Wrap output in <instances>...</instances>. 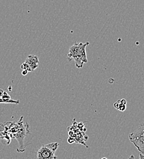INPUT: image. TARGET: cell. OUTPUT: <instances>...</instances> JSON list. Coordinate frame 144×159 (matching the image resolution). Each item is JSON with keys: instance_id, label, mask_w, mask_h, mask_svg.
Here are the masks:
<instances>
[{"instance_id": "cell-1", "label": "cell", "mask_w": 144, "mask_h": 159, "mask_svg": "<svg viewBox=\"0 0 144 159\" xmlns=\"http://www.w3.org/2000/svg\"><path fill=\"white\" fill-rule=\"evenodd\" d=\"M89 45L87 42L85 44L82 42H75L70 48L69 53L68 54V58L69 61L74 60L75 61V66L81 69L83 66V64L88 62L86 53V47Z\"/></svg>"}, {"instance_id": "cell-2", "label": "cell", "mask_w": 144, "mask_h": 159, "mask_svg": "<svg viewBox=\"0 0 144 159\" xmlns=\"http://www.w3.org/2000/svg\"><path fill=\"white\" fill-rule=\"evenodd\" d=\"M129 140L135 146L138 150L144 154V123L129 135Z\"/></svg>"}, {"instance_id": "cell-3", "label": "cell", "mask_w": 144, "mask_h": 159, "mask_svg": "<svg viewBox=\"0 0 144 159\" xmlns=\"http://www.w3.org/2000/svg\"><path fill=\"white\" fill-rule=\"evenodd\" d=\"M58 146L59 144L56 142L42 145L36 153L37 159H57L55 154Z\"/></svg>"}, {"instance_id": "cell-4", "label": "cell", "mask_w": 144, "mask_h": 159, "mask_svg": "<svg viewBox=\"0 0 144 159\" xmlns=\"http://www.w3.org/2000/svg\"><path fill=\"white\" fill-rule=\"evenodd\" d=\"M25 63L28 64L32 71H33L38 67L39 61L38 57L36 55H30L27 56Z\"/></svg>"}, {"instance_id": "cell-5", "label": "cell", "mask_w": 144, "mask_h": 159, "mask_svg": "<svg viewBox=\"0 0 144 159\" xmlns=\"http://www.w3.org/2000/svg\"><path fill=\"white\" fill-rule=\"evenodd\" d=\"M0 103H15V104H19L20 103L19 100H12L11 98L9 99H3L2 98H0Z\"/></svg>"}, {"instance_id": "cell-6", "label": "cell", "mask_w": 144, "mask_h": 159, "mask_svg": "<svg viewBox=\"0 0 144 159\" xmlns=\"http://www.w3.org/2000/svg\"><path fill=\"white\" fill-rule=\"evenodd\" d=\"M118 102H119V105H118V107L117 108V110L121 111H124L126 110V105H124V104H122L120 102V100H118Z\"/></svg>"}, {"instance_id": "cell-7", "label": "cell", "mask_w": 144, "mask_h": 159, "mask_svg": "<svg viewBox=\"0 0 144 159\" xmlns=\"http://www.w3.org/2000/svg\"><path fill=\"white\" fill-rule=\"evenodd\" d=\"M20 68L23 70H28V72H32V70L30 69V67L28 65V64L25 63L22 64L21 65H20Z\"/></svg>"}, {"instance_id": "cell-8", "label": "cell", "mask_w": 144, "mask_h": 159, "mask_svg": "<svg viewBox=\"0 0 144 159\" xmlns=\"http://www.w3.org/2000/svg\"><path fill=\"white\" fill-rule=\"evenodd\" d=\"M1 98H2L3 99H9V98H11V97H10V95H9L7 94V93L4 92V93H3V94H2V96L1 97Z\"/></svg>"}, {"instance_id": "cell-9", "label": "cell", "mask_w": 144, "mask_h": 159, "mask_svg": "<svg viewBox=\"0 0 144 159\" xmlns=\"http://www.w3.org/2000/svg\"><path fill=\"white\" fill-rule=\"evenodd\" d=\"M120 102L121 103H122V104H124V105H126V103H127V101H126V100L125 99V98L120 99Z\"/></svg>"}, {"instance_id": "cell-10", "label": "cell", "mask_w": 144, "mask_h": 159, "mask_svg": "<svg viewBox=\"0 0 144 159\" xmlns=\"http://www.w3.org/2000/svg\"><path fill=\"white\" fill-rule=\"evenodd\" d=\"M118 105H119V102H118V101H116V102H115V103H114V104H113V107H114V108H116V110H117V108H118Z\"/></svg>"}, {"instance_id": "cell-11", "label": "cell", "mask_w": 144, "mask_h": 159, "mask_svg": "<svg viewBox=\"0 0 144 159\" xmlns=\"http://www.w3.org/2000/svg\"><path fill=\"white\" fill-rule=\"evenodd\" d=\"M28 70H23L22 73L23 75H27V73H28Z\"/></svg>"}, {"instance_id": "cell-12", "label": "cell", "mask_w": 144, "mask_h": 159, "mask_svg": "<svg viewBox=\"0 0 144 159\" xmlns=\"http://www.w3.org/2000/svg\"><path fill=\"white\" fill-rule=\"evenodd\" d=\"M139 159H144V154L141 153L139 154Z\"/></svg>"}, {"instance_id": "cell-13", "label": "cell", "mask_w": 144, "mask_h": 159, "mask_svg": "<svg viewBox=\"0 0 144 159\" xmlns=\"http://www.w3.org/2000/svg\"><path fill=\"white\" fill-rule=\"evenodd\" d=\"M3 93H4V91H2V90L0 89V97H1L2 96V94H3Z\"/></svg>"}, {"instance_id": "cell-14", "label": "cell", "mask_w": 144, "mask_h": 159, "mask_svg": "<svg viewBox=\"0 0 144 159\" xmlns=\"http://www.w3.org/2000/svg\"><path fill=\"white\" fill-rule=\"evenodd\" d=\"M128 159H135V157H134V155H131Z\"/></svg>"}, {"instance_id": "cell-15", "label": "cell", "mask_w": 144, "mask_h": 159, "mask_svg": "<svg viewBox=\"0 0 144 159\" xmlns=\"http://www.w3.org/2000/svg\"><path fill=\"white\" fill-rule=\"evenodd\" d=\"M101 159H108L107 158H106V157H103V158H102Z\"/></svg>"}]
</instances>
